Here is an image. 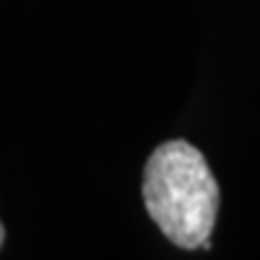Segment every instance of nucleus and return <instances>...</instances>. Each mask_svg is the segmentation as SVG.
Returning <instances> with one entry per match:
<instances>
[{
    "mask_svg": "<svg viewBox=\"0 0 260 260\" xmlns=\"http://www.w3.org/2000/svg\"><path fill=\"white\" fill-rule=\"evenodd\" d=\"M142 198L152 222L178 248H210L219 186L203 152L186 140L159 145L147 167Z\"/></svg>",
    "mask_w": 260,
    "mask_h": 260,
    "instance_id": "f257e3e1",
    "label": "nucleus"
},
{
    "mask_svg": "<svg viewBox=\"0 0 260 260\" xmlns=\"http://www.w3.org/2000/svg\"><path fill=\"white\" fill-rule=\"evenodd\" d=\"M3 239H5V229H3V224H0V246H3Z\"/></svg>",
    "mask_w": 260,
    "mask_h": 260,
    "instance_id": "f03ea898",
    "label": "nucleus"
}]
</instances>
